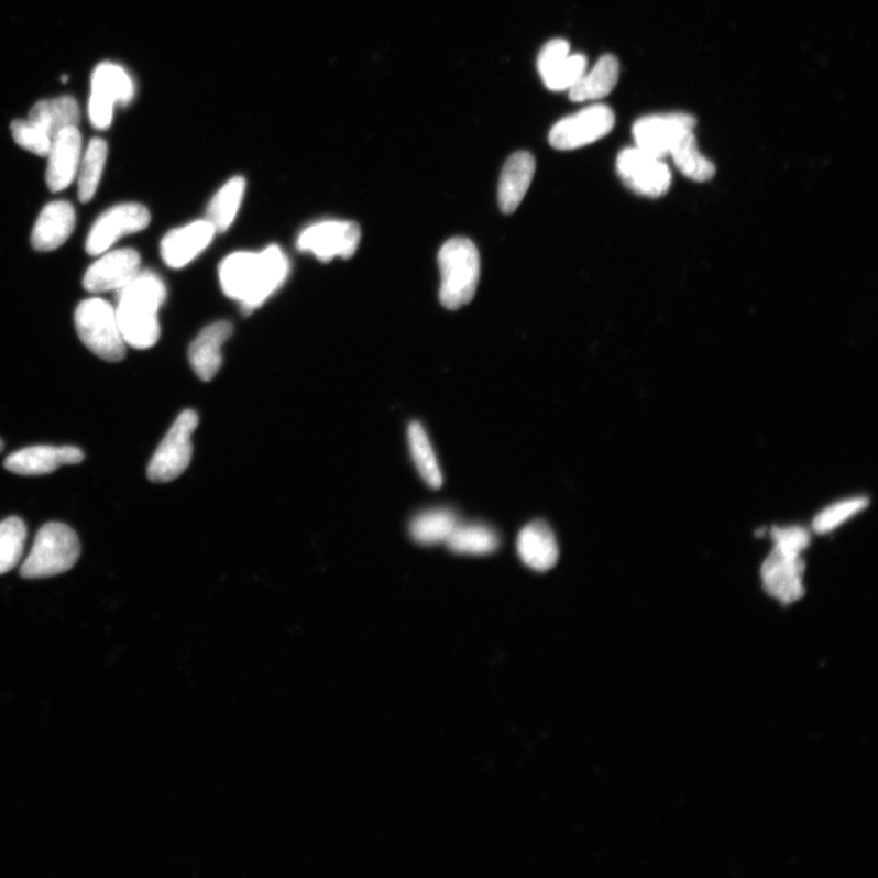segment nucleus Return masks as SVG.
<instances>
[{
	"instance_id": "nucleus-17",
	"label": "nucleus",
	"mask_w": 878,
	"mask_h": 878,
	"mask_svg": "<svg viewBox=\"0 0 878 878\" xmlns=\"http://www.w3.org/2000/svg\"><path fill=\"white\" fill-rule=\"evenodd\" d=\"M217 233L207 219L168 232L161 244L164 263L173 268L185 267L207 250Z\"/></svg>"
},
{
	"instance_id": "nucleus-5",
	"label": "nucleus",
	"mask_w": 878,
	"mask_h": 878,
	"mask_svg": "<svg viewBox=\"0 0 878 878\" xmlns=\"http://www.w3.org/2000/svg\"><path fill=\"white\" fill-rule=\"evenodd\" d=\"M77 334L94 354L106 362L118 363L127 355V343L123 341L116 308L101 298H89L75 311Z\"/></svg>"
},
{
	"instance_id": "nucleus-4",
	"label": "nucleus",
	"mask_w": 878,
	"mask_h": 878,
	"mask_svg": "<svg viewBox=\"0 0 878 878\" xmlns=\"http://www.w3.org/2000/svg\"><path fill=\"white\" fill-rule=\"evenodd\" d=\"M81 555L80 540L72 527L48 523L37 533L35 544L21 567L25 579H46L72 570Z\"/></svg>"
},
{
	"instance_id": "nucleus-26",
	"label": "nucleus",
	"mask_w": 878,
	"mask_h": 878,
	"mask_svg": "<svg viewBox=\"0 0 878 878\" xmlns=\"http://www.w3.org/2000/svg\"><path fill=\"white\" fill-rule=\"evenodd\" d=\"M458 523L457 514L450 509L425 511L414 517L409 531L416 544L435 546L446 544Z\"/></svg>"
},
{
	"instance_id": "nucleus-30",
	"label": "nucleus",
	"mask_w": 878,
	"mask_h": 878,
	"mask_svg": "<svg viewBox=\"0 0 878 878\" xmlns=\"http://www.w3.org/2000/svg\"><path fill=\"white\" fill-rule=\"evenodd\" d=\"M28 539V527L20 517L0 522V575L18 567Z\"/></svg>"
},
{
	"instance_id": "nucleus-19",
	"label": "nucleus",
	"mask_w": 878,
	"mask_h": 878,
	"mask_svg": "<svg viewBox=\"0 0 878 878\" xmlns=\"http://www.w3.org/2000/svg\"><path fill=\"white\" fill-rule=\"evenodd\" d=\"M232 325L218 321L207 326L189 347L188 358L197 376L202 381L216 377L222 365V347L232 336Z\"/></svg>"
},
{
	"instance_id": "nucleus-3",
	"label": "nucleus",
	"mask_w": 878,
	"mask_h": 878,
	"mask_svg": "<svg viewBox=\"0 0 878 878\" xmlns=\"http://www.w3.org/2000/svg\"><path fill=\"white\" fill-rule=\"evenodd\" d=\"M441 270L439 299L448 310H458L475 297L481 263L478 248L470 240L456 238L447 241L438 254Z\"/></svg>"
},
{
	"instance_id": "nucleus-31",
	"label": "nucleus",
	"mask_w": 878,
	"mask_h": 878,
	"mask_svg": "<svg viewBox=\"0 0 878 878\" xmlns=\"http://www.w3.org/2000/svg\"><path fill=\"white\" fill-rule=\"evenodd\" d=\"M869 500L866 497H854L831 504L821 511L813 520L812 530L816 535H827L836 528L852 519L868 508Z\"/></svg>"
},
{
	"instance_id": "nucleus-14",
	"label": "nucleus",
	"mask_w": 878,
	"mask_h": 878,
	"mask_svg": "<svg viewBox=\"0 0 878 878\" xmlns=\"http://www.w3.org/2000/svg\"><path fill=\"white\" fill-rule=\"evenodd\" d=\"M140 272V253L131 248H123L100 256L87 270L84 287L91 293L118 292L129 285Z\"/></svg>"
},
{
	"instance_id": "nucleus-28",
	"label": "nucleus",
	"mask_w": 878,
	"mask_h": 878,
	"mask_svg": "<svg viewBox=\"0 0 878 878\" xmlns=\"http://www.w3.org/2000/svg\"><path fill=\"white\" fill-rule=\"evenodd\" d=\"M410 454L420 476L430 487L437 490L443 485V475L439 468L429 436L420 422H411L408 427Z\"/></svg>"
},
{
	"instance_id": "nucleus-1",
	"label": "nucleus",
	"mask_w": 878,
	"mask_h": 878,
	"mask_svg": "<svg viewBox=\"0 0 878 878\" xmlns=\"http://www.w3.org/2000/svg\"><path fill=\"white\" fill-rule=\"evenodd\" d=\"M288 273V259L277 245L262 252L233 253L219 268L224 295L240 301L245 310L261 307L284 285Z\"/></svg>"
},
{
	"instance_id": "nucleus-9",
	"label": "nucleus",
	"mask_w": 878,
	"mask_h": 878,
	"mask_svg": "<svg viewBox=\"0 0 878 878\" xmlns=\"http://www.w3.org/2000/svg\"><path fill=\"white\" fill-rule=\"evenodd\" d=\"M616 171L624 184L639 196L658 198L667 195L671 187L669 166L660 157L652 156L638 146L618 154Z\"/></svg>"
},
{
	"instance_id": "nucleus-36",
	"label": "nucleus",
	"mask_w": 878,
	"mask_h": 878,
	"mask_svg": "<svg viewBox=\"0 0 878 878\" xmlns=\"http://www.w3.org/2000/svg\"><path fill=\"white\" fill-rule=\"evenodd\" d=\"M3 448H4V443H3L2 439H0V452H2Z\"/></svg>"
},
{
	"instance_id": "nucleus-11",
	"label": "nucleus",
	"mask_w": 878,
	"mask_h": 878,
	"mask_svg": "<svg viewBox=\"0 0 878 878\" xmlns=\"http://www.w3.org/2000/svg\"><path fill=\"white\" fill-rule=\"evenodd\" d=\"M151 212L138 202H125L110 208L97 219L86 241L89 255L103 254L125 235L150 227Z\"/></svg>"
},
{
	"instance_id": "nucleus-7",
	"label": "nucleus",
	"mask_w": 878,
	"mask_h": 878,
	"mask_svg": "<svg viewBox=\"0 0 878 878\" xmlns=\"http://www.w3.org/2000/svg\"><path fill=\"white\" fill-rule=\"evenodd\" d=\"M615 125L614 111L604 105L590 106L556 123L549 143L559 151H572L610 134Z\"/></svg>"
},
{
	"instance_id": "nucleus-6",
	"label": "nucleus",
	"mask_w": 878,
	"mask_h": 878,
	"mask_svg": "<svg viewBox=\"0 0 878 878\" xmlns=\"http://www.w3.org/2000/svg\"><path fill=\"white\" fill-rule=\"evenodd\" d=\"M199 419L194 410L178 415L163 442L155 450L149 467V478L156 483L171 482L182 476L193 460L194 446L190 437Z\"/></svg>"
},
{
	"instance_id": "nucleus-25",
	"label": "nucleus",
	"mask_w": 878,
	"mask_h": 878,
	"mask_svg": "<svg viewBox=\"0 0 878 878\" xmlns=\"http://www.w3.org/2000/svg\"><path fill=\"white\" fill-rule=\"evenodd\" d=\"M446 545L457 555L487 556L498 549L500 536L487 525L458 523Z\"/></svg>"
},
{
	"instance_id": "nucleus-33",
	"label": "nucleus",
	"mask_w": 878,
	"mask_h": 878,
	"mask_svg": "<svg viewBox=\"0 0 878 878\" xmlns=\"http://www.w3.org/2000/svg\"><path fill=\"white\" fill-rule=\"evenodd\" d=\"M11 133L21 149L40 156L48 155L52 145L50 134L29 119L11 123Z\"/></svg>"
},
{
	"instance_id": "nucleus-21",
	"label": "nucleus",
	"mask_w": 878,
	"mask_h": 878,
	"mask_svg": "<svg viewBox=\"0 0 878 878\" xmlns=\"http://www.w3.org/2000/svg\"><path fill=\"white\" fill-rule=\"evenodd\" d=\"M517 553L533 570L544 572L553 568L559 559L555 533L545 522L528 524L517 537Z\"/></svg>"
},
{
	"instance_id": "nucleus-15",
	"label": "nucleus",
	"mask_w": 878,
	"mask_h": 878,
	"mask_svg": "<svg viewBox=\"0 0 878 878\" xmlns=\"http://www.w3.org/2000/svg\"><path fill=\"white\" fill-rule=\"evenodd\" d=\"M85 454L80 448L73 446H33L10 454L4 468L21 476H40L52 474L63 465L83 463Z\"/></svg>"
},
{
	"instance_id": "nucleus-35",
	"label": "nucleus",
	"mask_w": 878,
	"mask_h": 878,
	"mask_svg": "<svg viewBox=\"0 0 878 878\" xmlns=\"http://www.w3.org/2000/svg\"><path fill=\"white\" fill-rule=\"evenodd\" d=\"M570 55V44L566 40H551L538 55L537 66L540 76L553 72Z\"/></svg>"
},
{
	"instance_id": "nucleus-34",
	"label": "nucleus",
	"mask_w": 878,
	"mask_h": 878,
	"mask_svg": "<svg viewBox=\"0 0 878 878\" xmlns=\"http://www.w3.org/2000/svg\"><path fill=\"white\" fill-rule=\"evenodd\" d=\"M770 536L776 548L793 555H802L812 540L810 531L802 526L772 527Z\"/></svg>"
},
{
	"instance_id": "nucleus-8",
	"label": "nucleus",
	"mask_w": 878,
	"mask_h": 878,
	"mask_svg": "<svg viewBox=\"0 0 878 878\" xmlns=\"http://www.w3.org/2000/svg\"><path fill=\"white\" fill-rule=\"evenodd\" d=\"M362 239L359 224L353 221L326 220L310 224L298 238L300 252L330 262L334 257L349 259L356 251Z\"/></svg>"
},
{
	"instance_id": "nucleus-10",
	"label": "nucleus",
	"mask_w": 878,
	"mask_h": 878,
	"mask_svg": "<svg viewBox=\"0 0 878 878\" xmlns=\"http://www.w3.org/2000/svg\"><path fill=\"white\" fill-rule=\"evenodd\" d=\"M134 86L121 66L103 63L96 67L92 76V94L89 99V119L96 129L110 127L116 105H127L133 98Z\"/></svg>"
},
{
	"instance_id": "nucleus-27",
	"label": "nucleus",
	"mask_w": 878,
	"mask_h": 878,
	"mask_svg": "<svg viewBox=\"0 0 878 878\" xmlns=\"http://www.w3.org/2000/svg\"><path fill=\"white\" fill-rule=\"evenodd\" d=\"M244 193L245 179L238 176L229 179L213 196L207 210V220L217 232H224L231 227L238 217Z\"/></svg>"
},
{
	"instance_id": "nucleus-2",
	"label": "nucleus",
	"mask_w": 878,
	"mask_h": 878,
	"mask_svg": "<svg viewBox=\"0 0 878 878\" xmlns=\"http://www.w3.org/2000/svg\"><path fill=\"white\" fill-rule=\"evenodd\" d=\"M166 287L156 274L140 272L129 285L118 290L117 319L123 341L132 348L149 349L161 337L160 312Z\"/></svg>"
},
{
	"instance_id": "nucleus-12",
	"label": "nucleus",
	"mask_w": 878,
	"mask_h": 878,
	"mask_svg": "<svg viewBox=\"0 0 878 878\" xmlns=\"http://www.w3.org/2000/svg\"><path fill=\"white\" fill-rule=\"evenodd\" d=\"M805 561L802 555L787 553L773 547L761 566V583L765 592L783 605L801 601L804 588Z\"/></svg>"
},
{
	"instance_id": "nucleus-29",
	"label": "nucleus",
	"mask_w": 878,
	"mask_h": 878,
	"mask_svg": "<svg viewBox=\"0 0 878 878\" xmlns=\"http://www.w3.org/2000/svg\"><path fill=\"white\" fill-rule=\"evenodd\" d=\"M108 156V145L101 139H94L89 142L86 153L78 166V198L81 202L91 201L103 175Z\"/></svg>"
},
{
	"instance_id": "nucleus-24",
	"label": "nucleus",
	"mask_w": 878,
	"mask_h": 878,
	"mask_svg": "<svg viewBox=\"0 0 878 878\" xmlns=\"http://www.w3.org/2000/svg\"><path fill=\"white\" fill-rule=\"evenodd\" d=\"M669 155L679 172L694 183L711 182L716 174L714 163L700 151L694 130L684 132L673 144Z\"/></svg>"
},
{
	"instance_id": "nucleus-20",
	"label": "nucleus",
	"mask_w": 878,
	"mask_h": 878,
	"mask_svg": "<svg viewBox=\"0 0 878 878\" xmlns=\"http://www.w3.org/2000/svg\"><path fill=\"white\" fill-rule=\"evenodd\" d=\"M536 172V161L531 153H514L504 164L498 189L501 210L511 216L525 198Z\"/></svg>"
},
{
	"instance_id": "nucleus-13",
	"label": "nucleus",
	"mask_w": 878,
	"mask_h": 878,
	"mask_svg": "<svg viewBox=\"0 0 878 878\" xmlns=\"http://www.w3.org/2000/svg\"><path fill=\"white\" fill-rule=\"evenodd\" d=\"M694 128V117L684 112H671L640 118L635 122L633 132L639 150L663 160L682 134Z\"/></svg>"
},
{
	"instance_id": "nucleus-23",
	"label": "nucleus",
	"mask_w": 878,
	"mask_h": 878,
	"mask_svg": "<svg viewBox=\"0 0 878 878\" xmlns=\"http://www.w3.org/2000/svg\"><path fill=\"white\" fill-rule=\"evenodd\" d=\"M80 119V107L69 96L41 100L29 114V120L46 131L52 140L65 129L77 128Z\"/></svg>"
},
{
	"instance_id": "nucleus-16",
	"label": "nucleus",
	"mask_w": 878,
	"mask_h": 878,
	"mask_svg": "<svg viewBox=\"0 0 878 878\" xmlns=\"http://www.w3.org/2000/svg\"><path fill=\"white\" fill-rule=\"evenodd\" d=\"M83 136L77 128L61 131L52 140L46 179L52 193L72 186L81 163Z\"/></svg>"
},
{
	"instance_id": "nucleus-32",
	"label": "nucleus",
	"mask_w": 878,
	"mask_h": 878,
	"mask_svg": "<svg viewBox=\"0 0 878 878\" xmlns=\"http://www.w3.org/2000/svg\"><path fill=\"white\" fill-rule=\"evenodd\" d=\"M585 72H588V58L582 54H570L553 72L544 76L542 80L550 91H567L580 81Z\"/></svg>"
},
{
	"instance_id": "nucleus-22",
	"label": "nucleus",
	"mask_w": 878,
	"mask_h": 878,
	"mask_svg": "<svg viewBox=\"0 0 878 878\" xmlns=\"http://www.w3.org/2000/svg\"><path fill=\"white\" fill-rule=\"evenodd\" d=\"M621 76V63L616 56L605 54L591 72H585L580 81L569 89V97L577 103L610 96Z\"/></svg>"
},
{
	"instance_id": "nucleus-18",
	"label": "nucleus",
	"mask_w": 878,
	"mask_h": 878,
	"mask_svg": "<svg viewBox=\"0 0 878 878\" xmlns=\"http://www.w3.org/2000/svg\"><path fill=\"white\" fill-rule=\"evenodd\" d=\"M76 211L72 202L55 200L43 208L31 235L37 252L58 250L74 232Z\"/></svg>"
}]
</instances>
